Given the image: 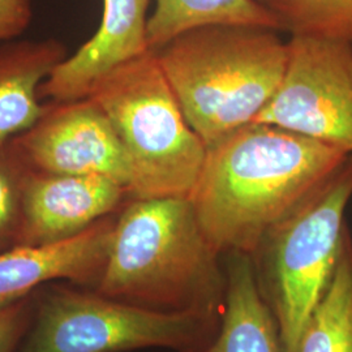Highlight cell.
Listing matches in <instances>:
<instances>
[{
  "instance_id": "4",
  "label": "cell",
  "mask_w": 352,
  "mask_h": 352,
  "mask_svg": "<svg viewBox=\"0 0 352 352\" xmlns=\"http://www.w3.org/2000/svg\"><path fill=\"white\" fill-rule=\"evenodd\" d=\"M109 116L133 170L128 199H190L206 145L183 113L154 51L113 69L88 96Z\"/></svg>"
},
{
  "instance_id": "15",
  "label": "cell",
  "mask_w": 352,
  "mask_h": 352,
  "mask_svg": "<svg viewBox=\"0 0 352 352\" xmlns=\"http://www.w3.org/2000/svg\"><path fill=\"white\" fill-rule=\"evenodd\" d=\"M295 352H352V236L343 234L334 273L302 327Z\"/></svg>"
},
{
  "instance_id": "18",
  "label": "cell",
  "mask_w": 352,
  "mask_h": 352,
  "mask_svg": "<svg viewBox=\"0 0 352 352\" xmlns=\"http://www.w3.org/2000/svg\"><path fill=\"white\" fill-rule=\"evenodd\" d=\"M33 317L34 307L29 298L0 308V352H14Z\"/></svg>"
},
{
  "instance_id": "16",
  "label": "cell",
  "mask_w": 352,
  "mask_h": 352,
  "mask_svg": "<svg viewBox=\"0 0 352 352\" xmlns=\"http://www.w3.org/2000/svg\"><path fill=\"white\" fill-rule=\"evenodd\" d=\"M280 30L352 43V0H258Z\"/></svg>"
},
{
  "instance_id": "10",
  "label": "cell",
  "mask_w": 352,
  "mask_h": 352,
  "mask_svg": "<svg viewBox=\"0 0 352 352\" xmlns=\"http://www.w3.org/2000/svg\"><path fill=\"white\" fill-rule=\"evenodd\" d=\"M151 0H103L101 23L93 37L58 64L39 88L42 100L75 101L118 67L149 52Z\"/></svg>"
},
{
  "instance_id": "14",
  "label": "cell",
  "mask_w": 352,
  "mask_h": 352,
  "mask_svg": "<svg viewBox=\"0 0 352 352\" xmlns=\"http://www.w3.org/2000/svg\"><path fill=\"white\" fill-rule=\"evenodd\" d=\"M223 24L280 30L274 14L258 0H155L148 23V45L151 51L160 50L192 29Z\"/></svg>"
},
{
  "instance_id": "6",
  "label": "cell",
  "mask_w": 352,
  "mask_h": 352,
  "mask_svg": "<svg viewBox=\"0 0 352 352\" xmlns=\"http://www.w3.org/2000/svg\"><path fill=\"white\" fill-rule=\"evenodd\" d=\"M23 352L189 351L217 333L221 316L173 314L98 292L55 287L34 311Z\"/></svg>"
},
{
  "instance_id": "7",
  "label": "cell",
  "mask_w": 352,
  "mask_h": 352,
  "mask_svg": "<svg viewBox=\"0 0 352 352\" xmlns=\"http://www.w3.org/2000/svg\"><path fill=\"white\" fill-rule=\"evenodd\" d=\"M272 101L254 123L278 126L352 154V43L292 34Z\"/></svg>"
},
{
  "instance_id": "19",
  "label": "cell",
  "mask_w": 352,
  "mask_h": 352,
  "mask_svg": "<svg viewBox=\"0 0 352 352\" xmlns=\"http://www.w3.org/2000/svg\"><path fill=\"white\" fill-rule=\"evenodd\" d=\"M33 19L32 0H0V42L20 37Z\"/></svg>"
},
{
  "instance_id": "11",
  "label": "cell",
  "mask_w": 352,
  "mask_h": 352,
  "mask_svg": "<svg viewBox=\"0 0 352 352\" xmlns=\"http://www.w3.org/2000/svg\"><path fill=\"white\" fill-rule=\"evenodd\" d=\"M116 213L67 239L16 244L0 251V308L24 300L43 283L68 279L97 285L107 261Z\"/></svg>"
},
{
  "instance_id": "9",
  "label": "cell",
  "mask_w": 352,
  "mask_h": 352,
  "mask_svg": "<svg viewBox=\"0 0 352 352\" xmlns=\"http://www.w3.org/2000/svg\"><path fill=\"white\" fill-rule=\"evenodd\" d=\"M126 200V189L104 176L30 170L14 245L71 238L102 218L118 213Z\"/></svg>"
},
{
  "instance_id": "12",
  "label": "cell",
  "mask_w": 352,
  "mask_h": 352,
  "mask_svg": "<svg viewBox=\"0 0 352 352\" xmlns=\"http://www.w3.org/2000/svg\"><path fill=\"white\" fill-rule=\"evenodd\" d=\"M67 58L56 38L12 39L0 45V145L33 126L43 113L39 88Z\"/></svg>"
},
{
  "instance_id": "5",
  "label": "cell",
  "mask_w": 352,
  "mask_h": 352,
  "mask_svg": "<svg viewBox=\"0 0 352 352\" xmlns=\"http://www.w3.org/2000/svg\"><path fill=\"white\" fill-rule=\"evenodd\" d=\"M352 197V154L294 210L272 227L252 254L258 291L277 321L285 352H295L302 327L334 273Z\"/></svg>"
},
{
  "instance_id": "2",
  "label": "cell",
  "mask_w": 352,
  "mask_h": 352,
  "mask_svg": "<svg viewBox=\"0 0 352 352\" xmlns=\"http://www.w3.org/2000/svg\"><path fill=\"white\" fill-rule=\"evenodd\" d=\"M96 292L154 311L221 316L225 254L206 236L188 197L128 199L116 213Z\"/></svg>"
},
{
  "instance_id": "1",
  "label": "cell",
  "mask_w": 352,
  "mask_h": 352,
  "mask_svg": "<svg viewBox=\"0 0 352 352\" xmlns=\"http://www.w3.org/2000/svg\"><path fill=\"white\" fill-rule=\"evenodd\" d=\"M347 155L282 128L251 123L206 149L190 200L218 251L252 254Z\"/></svg>"
},
{
  "instance_id": "8",
  "label": "cell",
  "mask_w": 352,
  "mask_h": 352,
  "mask_svg": "<svg viewBox=\"0 0 352 352\" xmlns=\"http://www.w3.org/2000/svg\"><path fill=\"white\" fill-rule=\"evenodd\" d=\"M33 171L98 175L129 189L133 170L113 123L91 98L45 103L37 122L10 141Z\"/></svg>"
},
{
  "instance_id": "3",
  "label": "cell",
  "mask_w": 352,
  "mask_h": 352,
  "mask_svg": "<svg viewBox=\"0 0 352 352\" xmlns=\"http://www.w3.org/2000/svg\"><path fill=\"white\" fill-rule=\"evenodd\" d=\"M183 113L206 148L254 123L282 81L289 43L278 30L208 25L154 51Z\"/></svg>"
},
{
  "instance_id": "17",
  "label": "cell",
  "mask_w": 352,
  "mask_h": 352,
  "mask_svg": "<svg viewBox=\"0 0 352 352\" xmlns=\"http://www.w3.org/2000/svg\"><path fill=\"white\" fill-rule=\"evenodd\" d=\"M30 168L10 142L0 145V244L14 240L23 213V196Z\"/></svg>"
},
{
  "instance_id": "13",
  "label": "cell",
  "mask_w": 352,
  "mask_h": 352,
  "mask_svg": "<svg viewBox=\"0 0 352 352\" xmlns=\"http://www.w3.org/2000/svg\"><path fill=\"white\" fill-rule=\"evenodd\" d=\"M227 294L213 338L184 352H285L277 321L264 302L245 253L225 254Z\"/></svg>"
}]
</instances>
